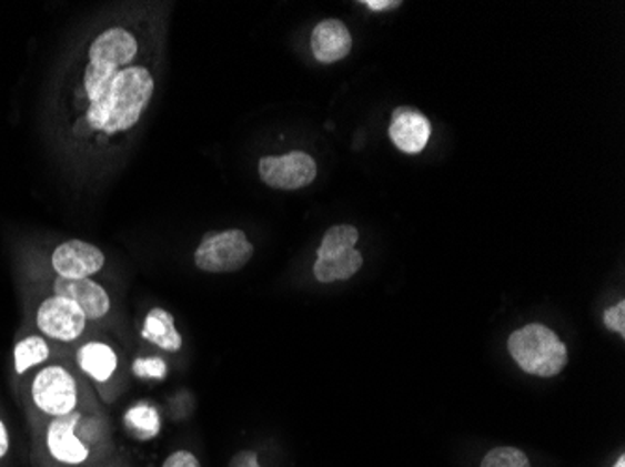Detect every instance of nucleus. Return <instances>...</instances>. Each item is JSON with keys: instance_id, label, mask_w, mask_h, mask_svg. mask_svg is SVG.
Masks as SVG:
<instances>
[{"instance_id": "obj_4", "label": "nucleus", "mask_w": 625, "mask_h": 467, "mask_svg": "<svg viewBox=\"0 0 625 467\" xmlns=\"http://www.w3.org/2000/svg\"><path fill=\"white\" fill-rule=\"evenodd\" d=\"M30 395L37 408L51 417H62L78 409V382L60 365L42 368L34 376Z\"/></svg>"}, {"instance_id": "obj_14", "label": "nucleus", "mask_w": 625, "mask_h": 467, "mask_svg": "<svg viewBox=\"0 0 625 467\" xmlns=\"http://www.w3.org/2000/svg\"><path fill=\"white\" fill-rule=\"evenodd\" d=\"M143 338L171 354L182 349V335L174 326V316L168 308H150V313L144 318Z\"/></svg>"}, {"instance_id": "obj_26", "label": "nucleus", "mask_w": 625, "mask_h": 467, "mask_svg": "<svg viewBox=\"0 0 625 467\" xmlns=\"http://www.w3.org/2000/svg\"><path fill=\"white\" fill-rule=\"evenodd\" d=\"M613 467H625V456H619L618 460H616V464H614Z\"/></svg>"}, {"instance_id": "obj_19", "label": "nucleus", "mask_w": 625, "mask_h": 467, "mask_svg": "<svg viewBox=\"0 0 625 467\" xmlns=\"http://www.w3.org/2000/svg\"><path fill=\"white\" fill-rule=\"evenodd\" d=\"M482 467H532L528 456L515 447H496L488 450L482 460Z\"/></svg>"}, {"instance_id": "obj_18", "label": "nucleus", "mask_w": 625, "mask_h": 467, "mask_svg": "<svg viewBox=\"0 0 625 467\" xmlns=\"http://www.w3.org/2000/svg\"><path fill=\"white\" fill-rule=\"evenodd\" d=\"M125 423L133 428L141 438H154L160 433V415L154 408L149 406H138L131 408L125 415Z\"/></svg>"}, {"instance_id": "obj_3", "label": "nucleus", "mask_w": 625, "mask_h": 467, "mask_svg": "<svg viewBox=\"0 0 625 467\" xmlns=\"http://www.w3.org/2000/svg\"><path fill=\"white\" fill-rule=\"evenodd\" d=\"M255 247L244 231L206 232L193 253V262L201 272H239L253 258Z\"/></svg>"}, {"instance_id": "obj_23", "label": "nucleus", "mask_w": 625, "mask_h": 467, "mask_svg": "<svg viewBox=\"0 0 625 467\" xmlns=\"http://www.w3.org/2000/svg\"><path fill=\"white\" fill-rule=\"evenodd\" d=\"M229 467H261L255 450H240L233 456Z\"/></svg>"}, {"instance_id": "obj_10", "label": "nucleus", "mask_w": 625, "mask_h": 467, "mask_svg": "<svg viewBox=\"0 0 625 467\" xmlns=\"http://www.w3.org/2000/svg\"><path fill=\"white\" fill-rule=\"evenodd\" d=\"M79 419H81L79 412H72V414L62 415V417H53V420H51L48 428V449L53 455L54 460L78 466L89 458V449L75 436V426H78Z\"/></svg>"}, {"instance_id": "obj_22", "label": "nucleus", "mask_w": 625, "mask_h": 467, "mask_svg": "<svg viewBox=\"0 0 625 467\" xmlns=\"http://www.w3.org/2000/svg\"><path fill=\"white\" fill-rule=\"evenodd\" d=\"M161 467H201V461L190 450H177L165 458Z\"/></svg>"}, {"instance_id": "obj_8", "label": "nucleus", "mask_w": 625, "mask_h": 467, "mask_svg": "<svg viewBox=\"0 0 625 467\" xmlns=\"http://www.w3.org/2000/svg\"><path fill=\"white\" fill-rule=\"evenodd\" d=\"M138 53V35L124 27H111L95 35L90 43L89 62L124 70L133 65Z\"/></svg>"}, {"instance_id": "obj_20", "label": "nucleus", "mask_w": 625, "mask_h": 467, "mask_svg": "<svg viewBox=\"0 0 625 467\" xmlns=\"http://www.w3.org/2000/svg\"><path fill=\"white\" fill-rule=\"evenodd\" d=\"M133 374L139 378L163 379L168 376V363L160 357H147L133 363Z\"/></svg>"}, {"instance_id": "obj_12", "label": "nucleus", "mask_w": 625, "mask_h": 467, "mask_svg": "<svg viewBox=\"0 0 625 467\" xmlns=\"http://www.w3.org/2000/svg\"><path fill=\"white\" fill-rule=\"evenodd\" d=\"M387 135L401 152L409 155L420 154L431 139L430 120L417 111L401 106L393 113Z\"/></svg>"}, {"instance_id": "obj_21", "label": "nucleus", "mask_w": 625, "mask_h": 467, "mask_svg": "<svg viewBox=\"0 0 625 467\" xmlns=\"http://www.w3.org/2000/svg\"><path fill=\"white\" fill-rule=\"evenodd\" d=\"M603 322L611 332L618 333L624 337L625 335V302L616 303L613 307H608L603 314Z\"/></svg>"}, {"instance_id": "obj_2", "label": "nucleus", "mask_w": 625, "mask_h": 467, "mask_svg": "<svg viewBox=\"0 0 625 467\" xmlns=\"http://www.w3.org/2000/svg\"><path fill=\"white\" fill-rule=\"evenodd\" d=\"M507 349L524 373L540 378H553L567 365L566 344L542 324H528L513 332L507 338Z\"/></svg>"}, {"instance_id": "obj_6", "label": "nucleus", "mask_w": 625, "mask_h": 467, "mask_svg": "<svg viewBox=\"0 0 625 467\" xmlns=\"http://www.w3.org/2000/svg\"><path fill=\"white\" fill-rule=\"evenodd\" d=\"M87 316L75 303L65 297L51 296L38 307L37 326L42 335L60 343H73L83 335Z\"/></svg>"}, {"instance_id": "obj_17", "label": "nucleus", "mask_w": 625, "mask_h": 467, "mask_svg": "<svg viewBox=\"0 0 625 467\" xmlns=\"http://www.w3.org/2000/svg\"><path fill=\"white\" fill-rule=\"evenodd\" d=\"M357 240H360V232L354 226H332L322 236L321 245L316 248V258H326V256L340 255V253L351 251L356 245Z\"/></svg>"}, {"instance_id": "obj_13", "label": "nucleus", "mask_w": 625, "mask_h": 467, "mask_svg": "<svg viewBox=\"0 0 625 467\" xmlns=\"http://www.w3.org/2000/svg\"><path fill=\"white\" fill-rule=\"evenodd\" d=\"M78 365L87 376L95 382H108L119 367V357L109 344L92 341L79 348Z\"/></svg>"}, {"instance_id": "obj_1", "label": "nucleus", "mask_w": 625, "mask_h": 467, "mask_svg": "<svg viewBox=\"0 0 625 467\" xmlns=\"http://www.w3.org/2000/svg\"><path fill=\"white\" fill-rule=\"evenodd\" d=\"M154 75L143 65L117 71L98 100L89 103L87 125L103 135L133 130L154 98Z\"/></svg>"}, {"instance_id": "obj_5", "label": "nucleus", "mask_w": 625, "mask_h": 467, "mask_svg": "<svg viewBox=\"0 0 625 467\" xmlns=\"http://www.w3.org/2000/svg\"><path fill=\"white\" fill-rule=\"evenodd\" d=\"M259 176L272 190H304L315 182L316 163L305 152L266 155L259 161Z\"/></svg>"}, {"instance_id": "obj_11", "label": "nucleus", "mask_w": 625, "mask_h": 467, "mask_svg": "<svg viewBox=\"0 0 625 467\" xmlns=\"http://www.w3.org/2000/svg\"><path fill=\"white\" fill-rule=\"evenodd\" d=\"M352 35L340 19H324L311 32V53L321 64H334L351 53Z\"/></svg>"}, {"instance_id": "obj_16", "label": "nucleus", "mask_w": 625, "mask_h": 467, "mask_svg": "<svg viewBox=\"0 0 625 467\" xmlns=\"http://www.w3.org/2000/svg\"><path fill=\"white\" fill-rule=\"evenodd\" d=\"M51 348L48 341L40 335H30L19 341L13 348V362H16V373L24 374L30 368L48 362Z\"/></svg>"}, {"instance_id": "obj_24", "label": "nucleus", "mask_w": 625, "mask_h": 467, "mask_svg": "<svg viewBox=\"0 0 625 467\" xmlns=\"http://www.w3.org/2000/svg\"><path fill=\"white\" fill-rule=\"evenodd\" d=\"M364 4L373 12H384V10L401 7L400 0H365Z\"/></svg>"}, {"instance_id": "obj_9", "label": "nucleus", "mask_w": 625, "mask_h": 467, "mask_svg": "<svg viewBox=\"0 0 625 467\" xmlns=\"http://www.w3.org/2000/svg\"><path fill=\"white\" fill-rule=\"evenodd\" d=\"M54 296L65 297L83 311L87 319H102L111 311V297L102 284L92 278H62L54 281Z\"/></svg>"}, {"instance_id": "obj_7", "label": "nucleus", "mask_w": 625, "mask_h": 467, "mask_svg": "<svg viewBox=\"0 0 625 467\" xmlns=\"http://www.w3.org/2000/svg\"><path fill=\"white\" fill-rule=\"evenodd\" d=\"M51 264L62 278H92L105 266L102 248L83 240H68L54 248Z\"/></svg>"}, {"instance_id": "obj_15", "label": "nucleus", "mask_w": 625, "mask_h": 467, "mask_svg": "<svg viewBox=\"0 0 625 467\" xmlns=\"http://www.w3.org/2000/svg\"><path fill=\"white\" fill-rule=\"evenodd\" d=\"M364 264V256L356 248L340 253V255L316 258L313 264V275L319 283L330 284L335 281H349L354 277Z\"/></svg>"}, {"instance_id": "obj_25", "label": "nucleus", "mask_w": 625, "mask_h": 467, "mask_svg": "<svg viewBox=\"0 0 625 467\" xmlns=\"http://www.w3.org/2000/svg\"><path fill=\"white\" fill-rule=\"evenodd\" d=\"M8 449H10V438H8L7 426L0 420V458L7 456Z\"/></svg>"}]
</instances>
